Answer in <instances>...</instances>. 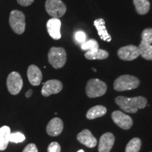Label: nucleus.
<instances>
[{
  "label": "nucleus",
  "mask_w": 152,
  "mask_h": 152,
  "mask_svg": "<svg viewBox=\"0 0 152 152\" xmlns=\"http://www.w3.org/2000/svg\"><path fill=\"white\" fill-rule=\"evenodd\" d=\"M115 101L123 111L131 113H137L139 109H144L147 104V99L141 96L131 98L120 96Z\"/></svg>",
  "instance_id": "nucleus-1"
},
{
  "label": "nucleus",
  "mask_w": 152,
  "mask_h": 152,
  "mask_svg": "<svg viewBox=\"0 0 152 152\" xmlns=\"http://www.w3.org/2000/svg\"><path fill=\"white\" fill-rule=\"evenodd\" d=\"M140 84V82L137 77L133 75H121L114 81V90L118 92L131 90L137 88Z\"/></svg>",
  "instance_id": "nucleus-2"
},
{
  "label": "nucleus",
  "mask_w": 152,
  "mask_h": 152,
  "mask_svg": "<svg viewBox=\"0 0 152 152\" xmlns=\"http://www.w3.org/2000/svg\"><path fill=\"white\" fill-rule=\"evenodd\" d=\"M67 55L65 49L62 47H52L48 53L49 64L54 68H61L66 64Z\"/></svg>",
  "instance_id": "nucleus-3"
},
{
  "label": "nucleus",
  "mask_w": 152,
  "mask_h": 152,
  "mask_svg": "<svg viewBox=\"0 0 152 152\" xmlns=\"http://www.w3.org/2000/svg\"><path fill=\"white\" fill-rule=\"evenodd\" d=\"M107 90V85L104 82L94 78L90 79L86 85V94L88 97L96 98L103 96Z\"/></svg>",
  "instance_id": "nucleus-4"
},
{
  "label": "nucleus",
  "mask_w": 152,
  "mask_h": 152,
  "mask_svg": "<svg viewBox=\"0 0 152 152\" xmlns=\"http://www.w3.org/2000/svg\"><path fill=\"white\" fill-rule=\"evenodd\" d=\"M9 24L16 34L20 35L23 33L26 29V17L23 13L18 10L11 11L9 16Z\"/></svg>",
  "instance_id": "nucleus-5"
},
{
  "label": "nucleus",
  "mask_w": 152,
  "mask_h": 152,
  "mask_svg": "<svg viewBox=\"0 0 152 152\" xmlns=\"http://www.w3.org/2000/svg\"><path fill=\"white\" fill-rule=\"evenodd\" d=\"M45 9L49 16L54 18H61L66 12V6L61 0H47Z\"/></svg>",
  "instance_id": "nucleus-6"
},
{
  "label": "nucleus",
  "mask_w": 152,
  "mask_h": 152,
  "mask_svg": "<svg viewBox=\"0 0 152 152\" xmlns=\"http://www.w3.org/2000/svg\"><path fill=\"white\" fill-rule=\"evenodd\" d=\"M7 85L9 92L11 94H18L23 85V79L20 74L15 71L11 72L7 77Z\"/></svg>",
  "instance_id": "nucleus-7"
},
{
  "label": "nucleus",
  "mask_w": 152,
  "mask_h": 152,
  "mask_svg": "<svg viewBox=\"0 0 152 152\" xmlns=\"http://www.w3.org/2000/svg\"><path fill=\"white\" fill-rule=\"evenodd\" d=\"M111 118L113 122L123 130H128L132 126V119L130 116L123 113L122 111H113L111 114Z\"/></svg>",
  "instance_id": "nucleus-8"
},
{
  "label": "nucleus",
  "mask_w": 152,
  "mask_h": 152,
  "mask_svg": "<svg viewBox=\"0 0 152 152\" xmlns=\"http://www.w3.org/2000/svg\"><path fill=\"white\" fill-rule=\"evenodd\" d=\"M63 89L62 83L58 80H49L43 84L42 88V94L49 96L52 94L59 93Z\"/></svg>",
  "instance_id": "nucleus-9"
},
{
  "label": "nucleus",
  "mask_w": 152,
  "mask_h": 152,
  "mask_svg": "<svg viewBox=\"0 0 152 152\" xmlns=\"http://www.w3.org/2000/svg\"><path fill=\"white\" fill-rule=\"evenodd\" d=\"M118 56L122 60L132 61L140 56V52L137 47L130 45L120 48L118 51Z\"/></svg>",
  "instance_id": "nucleus-10"
},
{
  "label": "nucleus",
  "mask_w": 152,
  "mask_h": 152,
  "mask_svg": "<svg viewBox=\"0 0 152 152\" xmlns=\"http://www.w3.org/2000/svg\"><path fill=\"white\" fill-rule=\"evenodd\" d=\"M61 22L59 18H52L47 23V29L49 35L54 39H59L61 37Z\"/></svg>",
  "instance_id": "nucleus-11"
},
{
  "label": "nucleus",
  "mask_w": 152,
  "mask_h": 152,
  "mask_svg": "<svg viewBox=\"0 0 152 152\" xmlns=\"http://www.w3.org/2000/svg\"><path fill=\"white\" fill-rule=\"evenodd\" d=\"M115 142V137L111 132H106L100 137L99 152H110Z\"/></svg>",
  "instance_id": "nucleus-12"
},
{
  "label": "nucleus",
  "mask_w": 152,
  "mask_h": 152,
  "mask_svg": "<svg viewBox=\"0 0 152 152\" xmlns=\"http://www.w3.org/2000/svg\"><path fill=\"white\" fill-rule=\"evenodd\" d=\"M77 140L81 144L89 148H94L97 144V140L93 136L92 132L87 129H85L77 135Z\"/></svg>",
  "instance_id": "nucleus-13"
},
{
  "label": "nucleus",
  "mask_w": 152,
  "mask_h": 152,
  "mask_svg": "<svg viewBox=\"0 0 152 152\" xmlns=\"http://www.w3.org/2000/svg\"><path fill=\"white\" fill-rule=\"evenodd\" d=\"M64 129V123L59 118H54L49 121L47 126V132L49 135L56 137L59 135Z\"/></svg>",
  "instance_id": "nucleus-14"
},
{
  "label": "nucleus",
  "mask_w": 152,
  "mask_h": 152,
  "mask_svg": "<svg viewBox=\"0 0 152 152\" xmlns=\"http://www.w3.org/2000/svg\"><path fill=\"white\" fill-rule=\"evenodd\" d=\"M27 75L30 84L37 86L41 83L42 79V73L39 68L35 65H30L28 68Z\"/></svg>",
  "instance_id": "nucleus-15"
},
{
  "label": "nucleus",
  "mask_w": 152,
  "mask_h": 152,
  "mask_svg": "<svg viewBox=\"0 0 152 152\" xmlns=\"http://www.w3.org/2000/svg\"><path fill=\"white\" fill-rule=\"evenodd\" d=\"M94 25L98 31V34L101 39L106 42H111V37L106 28L105 20L103 18H98L94 20Z\"/></svg>",
  "instance_id": "nucleus-16"
},
{
  "label": "nucleus",
  "mask_w": 152,
  "mask_h": 152,
  "mask_svg": "<svg viewBox=\"0 0 152 152\" xmlns=\"http://www.w3.org/2000/svg\"><path fill=\"white\" fill-rule=\"evenodd\" d=\"M11 129L9 126H2L0 128V151H4L7 148L10 142Z\"/></svg>",
  "instance_id": "nucleus-17"
},
{
  "label": "nucleus",
  "mask_w": 152,
  "mask_h": 152,
  "mask_svg": "<svg viewBox=\"0 0 152 152\" xmlns=\"http://www.w3.org/2000/svg\"><path fill=\"white\" fill-rule=\"evenodd\" d=\"M109 56V52L104 49H100L99 48L92 51H87L85 54V57L89 60L106 59Z\"/></svg>",
  "instance_id": "nucleus-18"
},
{
  "label": "nucleus",
  "mask_w": 152,
  "mask_h": 152,
  "mask_svg": "<svg viewBox=\"0 0 152 152\" xmlns=\"http://www.w3.org/2000/svg\"><path fill=\"white\" fill-rule=\"evenodd\" d=\"M107 111V109L105 106L102 105L94 106L87 111L86 117L87 119L93 120L97 118L102 117L105 115Z\"/></svg>",
  "instance_id": "nucleus-19"
},
{
  "label": "nucleus",
  "mask_w": 152,
  "mask_h": 152,
  "mask_svg": "<svg viewBox=\"0 0 152 152\" xmlns=\"http://www.w3.org/2000/svg\"><path fill=\"white\" fill-rule=\"evenodd\" d=\"M140 56L147 60H152V45L142 41L138 47Z\"/></svg>",
  "instance_id": "nucleus-20"
},
{
  "label": "nucleus",
  "mask_w": 152,
  "mask_h": 152,
  "mask_svg": "<svg viewBox=\"0 0 152 152\" xmlns=\"http://www.w3.org/2000/svg\"><path fill=\"white\" fill-rule=\"evenodd\" d=\"M133 3L139 14L144 15L149 12L150 2L148 0H133Z\"/></svg>",
  "instance_id": "nucleus-21"
},
{
  "label": "nucleus",
  "mask_w": 152,
  "mask_h": 152,
  "mask_svg": "<svg viewBox=\"0 0 152 152\" xmlns=\"http://www.w3.org/2000/svg\"><path fill=\"white\" fill-rule=\"evenodd\" d=\"M142 142L137 137L133 138L128 142L125 148V152H139L141 149Z\"/></svg>",
  "instance_id": "nucleus-22"
},
{
  "label": "nucleus",
  "mask_w": 152,
  "mask_h": 152,
  "mask_svg": "<svg viewBox=\"0 0 152 152\" xmlns=\"http://www.w3.org/2000/svg\"><path fill=\"white\" fill-rule=\"evenodd\" d=\"M81 49L83 51H92L94 49H99V44L97 41L94 39H89V40L85 41L81 45Z\"/></svg>",
  "instance_id": "nucleus-23"
},
{
  "label": "nucleus",
  "mask_w": 152,
  "mask_h": 152,
  "mask_svg": "<svg viewBox=\"0 0 152 152\" xmlns=\"http://www.w3.org/2000/svg\"><path fill=\"white\" fill-rule=\"evenodd\" d=\"M142 41L151 45L152 43V28H147L143 30L142 33Z\"/></svg>",
  "instance_id": "nucleus-24"
},
{
  "label": "nucleus",
  "mask_w": 152,
  "mask_h": 152,
  "mask_svg": "<svg viewBox=\"0 0 152 152\" xmlns=\"http://www.w3.org/2000/svg\"><path fill=\"white\" fill-rule=\"evenodd\" d=\"M26 140V137L21 132H14L11 133L10 142L13 143H20Z\"/></svg>",
  "instance_id": "nucleus-25"
},
{
  "label": "nucleus",
  "mask_w": 152,
  "mask_h": 152,
  "mask_svg": "<svg viewBox=\"0 0 152 152\" xmlns=\"http://www.w3.org/2000/svg\"><path fill=\"white\" fill-rule=\"evenodd\" d=\"M74 37H75V39L77 42L83 44L86 41L87 36L86 34H85L84 32L82 31V30H79V31H77L75 33Z\"/></svg>",
  "instance_id": "nucleus-26"
},
{
  "label": "nucleus",
  "mask_w": 152,
  "mask_h": 152,
  "mask_svg": "<svg viewBox=\"0 0 152 152\" xmlns=\"http://www.w3.org/2000/svg\"><path fill=\"white\" fill-rule=\"evenodd\" d=\"M48 152H61V146L58 142H52L49 145L48 149H47Z\"/></svg>",
  "instance_id": "nucleus-27"
},
{
  "label": "nucleus",
  "mask_w": 152,
  "mask_h": 152,
  "mask_svg": "<svg viewBox=\"0 0 152 152\" xmlns=\"http://www.w3.org/2000/svg\"><path fill=\"white\" fill-rule=\"evenodd\" d=\"M23 152H38V149L35 144H29L25 147Z\"/></svg>",
  "instance_id": "nucleus-28"
},
{
  "label": "nucleus",
  "mask_w": 152,
  "mask_h": 152,
  "mask_svg": "<svg viewBox=\"0 0 152 152\" xmlns=\"http://www.w3.org/2000/svg\"><path fill=\"white\" fill-rule=\"evenodd\" d=\"M19 4L23 7H28V6L31 5L34 2V0H17Z\"/></svg>",
  "instance_id": "nucleus-29"
},
{
  "label": "nucleus",
  "mask_w": 152,
  "mask_h": 152,
  "mask_svg": "<svg viewBox=\"0 0 152 152\" xmlns=\"http://www.w3.org/2000/svg\"><path fill=\"white\" fill-rule=\"evenodd\" d=\"M33 90H29L27 92H26V96L27 98H29V97H30V96H32V94H33Z\"/></svg>",
  "instance_id": "nucleus-30"
},
{
  "label": "nucleus",
  "mask_w": 152,
  "mask_h": 152,
  "mask_svg": "<svg viewBox=\"0 0 152 152\" xmlns=\"http://www.w3.org/2000/svg\"><path fill=\"white\" fill-rule=\"evenodd\" d=\"M77 152H85L84 151H83V149H80V150H79V151H77Z\"/></svg>",
  "instance_id": "nucleus-31"
},
{
  "label": "nucleus",
  "mask_w": 152,
  "mask_h": 152,
  "mask_svg": "<svg viewBox=\"0 0 152 152\" xmlns=\"http://www.w3.org/2000/svg\"><path fill=\"white\" fill-rule=\"evenodd\" d=\"M92 70H93V71H96V70L95 69V68H92Z\"/></svg>",
  "instance_id": "nucleus-32"
}]
</instances>
